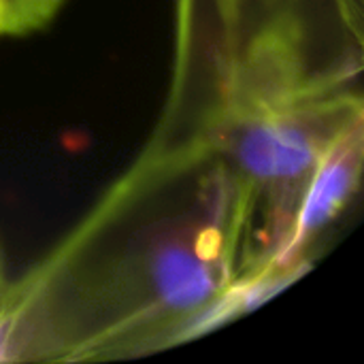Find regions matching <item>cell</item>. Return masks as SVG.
Instances as JSON below:
<instances>
[{
    "label": "cell",
    "instance_id": "cell-4",
    "mask_svg": "<svg viewBox=\"0 0 364 364\" xmlns=\"http://www.w3.org/2000/svg\"><path fill=\"white\" fill-rule=\"evenodd\" d=\"M6 286H9V282H6V275H4V256H2V245H0V301H2V296L6 292Z\"/></svg>",
    "mask_w": 364,
    "mask_h": 364
},
{
    "label": "cell",
    "instance_id": "cell-1",
    "mask_svg": "<svg viewBox=\"0 0 364 364\" xmlns=\"http://www.w3.org/2000/svg\"><path fill=\"white\" fill-rule=\"evenodd\" d=\"M252 200L200 134L158 119L94 209L0 301V363L145 356L205 333L252 264Z\"/></svg>",
    "mask_w": 364,
    "mask_h": 364
},
{
    "label": "cell",
    "instance_id": "cell-5",
    "mask_svg": "<svg viewBox=\"0 0 364 364\" xmlns=\"http://www.w3.org/2000/svg\"><path fill=\"white\" fill-rule=\"evenodd\" d=\"M0 34H2V0H0Z\"/></svg>",
    "mask_w": 364,
    "mask_h": 364
},
{
    "label": "cell",
    "instance_id": "cell-2",
    "mask_svg": "<svg viewBox=\"0 0 364 364\" xmlns=\"http://www.w3.org/2000/svg\"><path fill=\"white\" fill-rule=\"evenodd\" d=\"M364 117L346 126L316 162L301 194L288 239L275 260L262 271L301 277L318 247L348 211L363 181Z\"/></svg>",
    "mask_w": 364,
    "mask_h": 364
},
{
    "label": "cell",
    "instance_id": "cell-3",
    "mask_svg": "<svg viewBox=\"0 0 364 364\" xmlns=\"http://www.w3.org/2000/svg\"><path fill=\"white\" fill-rule=\"evenodd\" d=\"M64 0H2V34L23 36L38 32L60 11Z\"/></svg>",
    "mask_w": 364,
    "mask_h": 364
}]
</instances>
